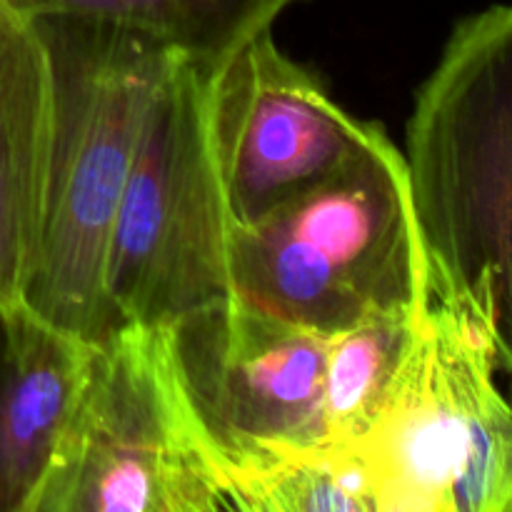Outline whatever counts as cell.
I'll return each mask as SVG.
<instances>
[{
    "mask_svg": "<svg viewBox=\"0 0 512 512\" xmlns=\"http://www.w3.org/2000/svg\"><path fill=\"white\" fill-rule=\"evenodd\" d=\"M403 155L430 290L483 325L512 378V3L458 20Z\"/></svg>",
    "mask_w": 512,
    "mask_h": 512,
    "instance_id": "6da1fadb",
    "label": "cell"
},
{
    "mask_svg": "<svg viewBox=\"0 0 512 512\" xmlns=\"http://www.w3.org/2000/svg\"><path fill=\"white\" fill-rule=\"evenodd\" d=\"M55 68V133L38 260L23 305L98 343L113 320L110 240L155 88L173 55L155 40L83 18H40Z\"/></svg>",
    "mask_w": 512,
    "mask_h": 512,
    "instance_id": "7a4b0ae2",
    "label": "cell"
},
{
    "mask_svg": "<svg viewBox=\"0 0 512 512\" xmlns=\"http://www.w3.org/2000/svg\"><path fill=\"white\" fill-rule=\"evenodd\" d=\"M235 293L333 335L433 298L408 165L385 128L303 195L233 233Z\"/></svg>",
    "mask_w": 512,
    "mask_h": 512,
    "instance_id": "3957f363",
    "label": "cell"
},
{
    "mask_svg": "<svg viewBox=\"0 0 512 512\" xmlns=\"http://www.w3.org/2000/svg\"><path fill=\"white\" fill-rule=\"evenodd\" d=\"M235 510L233 468L180 370L170 328L123 323L93 345L33 512Z\"/></svg>",
    "mask_w": 512,
    "mask_h": 512,
    "instance_id": "277c9868",
    "label": "cell"
},
{
    "mask_svg": "<svg viewBox=\"0 0 512 512\" xmlns=\"http://www.w3.org/2000/svg\"><path fill=\"white\" fill-rule=\"evenodd\" d=\"M215 73L173 55L150 100L105 270L113 328H173L235 295V223L210 130Z\"/></svg>",
    "mask_w": 512,
    "mask_h": 512,
    "instance_id": "5b68a950",
    "label": "cell"
},
{
    "mask_svg": "<svg viewBox=\"0 0 512 512\" xmlns=\"http://www.w3.org/2000/svg\"><path fill=\"white\" fill-rule=\"evenodd\" d=\"M495 373L483 325L433 295L373 428L353 445L375 512H512V405Z\"/></svg>",
    "mask_w": 512,
    "mask_h": 512,
    "instance_id": "8992f818",
    "label": "cell"
},
{
    "mask_svg": "<svg viewBox=\"0 0 512 512\" xmlns=\"http://www.w3.org/2000/svg\"><path fill=\"white\" fill-rule=\"evenodd\" d=\"M170 338L233 475L250 460L328 443L325 333L235 293L175 323Z\"/></svg>",
    "mask_w": 512,
    "mask_h": 512,
    "instance_id": "52a82bcc",
    "label": "cell"
},
{
    "mask_svg": "<svg viewBox=\"0 0 512 512\" xmlns=\"http://www.w3.org/2000/svg\"><path fill=\"white\" fill-rule=\"evenodd\" d=\"M378 123L340 108L318 75L270 33L218 68L210 98L215 158L235 225L303 195L358 155Z\"/></svg>",
    "mask_w": 512,
    "mask_h": 512,
    "instance_id": "ba28073f",
    "label": "cell"
},
{
    "mask_svg": "<svg viewBox=\"0 0 512 512\" xmlns=\"http://www.w3.org/2000/svg\"><path fill=\"white\" fill-rule=\"evenodd\" d=\"M55 68L40 18L0 0V313L23 305L43 235Z\"/></svg>",
    "mask_w": 512,
    "mask_h": 512,
    "instance_id": "9c48e42d",
    "label": "cell"
},
{
    "mask_svg": "<svg viewBox=\"0 0 512 512\" xmlns=\"http://www.w3.org/2000/svg\"><path fill=\"white\" fill-rule=\"evenodd\" d=\"M90 340L18 305L0 313V512H33L88 378Z\"/></svg>",
    "mask_w": 512,
    "mask_h": 512,
    "instance_id": "30bf717a",
    "label": "cell"
},
{
    "mask_svg": "<svg viewBox=\"0 0 512 512\" xmlns=\"http://www.w3.org/2000/svg\"><path fill=\"white\" fill-rule=\"evenodd\" d=\"M35 18L103 20L135 30L170 53L223 68L305 0H13Z\"/></svg>",
    "mask_w": 512,
    "mask_h": 512,
    "instance_id": "8fae6325",
    "label": "cell"
},
{
    "mask_svg": "<svg viewBox=\"0 0 512 512\" xmlns=\"http://www.w3.org/2000/svg\"><path fill=\"white\" fill-rule=\"evenodd\" d=\"M425 305L368 315L328 335L323 413L330 443L355 445L373 428Z\"/></svg>",
    "mask_w": 512,
    "mask_h": 512,
    "instance_id": "7c38bea8",
    "label": "cell"
},
{
    "mask_svg": "<svg viewBox=\"0 0 512 512\" xmlns=\"http://www.w3.org/2000/svg\"><path fill=\"white\" fill-rule=\"evenodd\" d=\"M233 503L243 512H375L355 448L330 440L235 468Z\"/></svg>",
    "mask_w": 512,
    "mask_h": 512,
    "instance_id": "4fadbf2b",
    "label": "cell"
}]
</instances>
